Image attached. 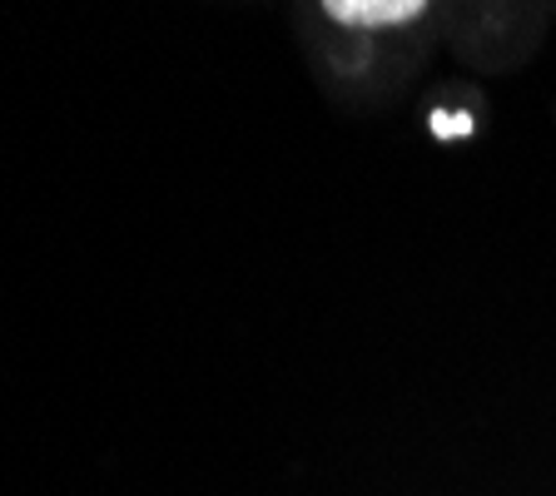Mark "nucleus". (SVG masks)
I'll list each match as a JSON object with an SVG mask.
<instances>
[{"label": "nucleus", "instance_id": "f03ea898", "mask_svg": "<svg viewBox=\"0 0 556 496\" xmlns=\"http://www.w3.org/2000/svg\"><path fill=\"white\" fill-rule=\"evenodd\" d=\"M432 135H472V115H452V110H432Z\"/></svg>", "mask_w": 556, "mask_h": 496}, {"label": "nucleus", "instance_id": "f257e3e1", "mask_svg": "<svg viewBox=\"0 0 556 496\" xmlns=\"http://www.w3.org/2000/svg\"><path fill=\"white\" fill-rule=\"evenodd\" d=\"M324 11L333 15L338 25L372 30V25H403V21H413V15L428 11V0H324Z\"/></svg>", "mask_w": 556, "mask_h": 496}]
</instances>
